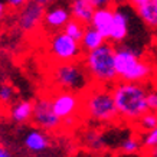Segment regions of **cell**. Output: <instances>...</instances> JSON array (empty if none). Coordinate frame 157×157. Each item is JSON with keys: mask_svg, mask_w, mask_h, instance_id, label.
<instances>
[{"mask_svg": "<svg viewBox=\"0 0 157 157\" xmlns=\"http://www.w3.org/2000/svg\"><path fill=\"white\" fill-rule=\"evenodd\" d=\"M114 56L115 45L108 40L100 48L84 53L82 62L88 71L92 84L111 86L118 81V76L115 72Z\"/></svg>", "mask_w": 157, "mask_h": 157, "instance_id": "cell-5", "label": "cell"}, {"mask_svg": "<svg viewBox=\"0 0 157 157\" xmlns=\"http://www.w3.org/2000/svg\"><path fill=\"white\" fill-rule=\"evenodd\" d=\"M72 19L71 10L69 7H63V6H52L46 9L45 16H43V26L46 33H52L58 32L65 28V25Z\"/></svg>", "mask_w": 157, "mask_h": 157, "instance_id": "cell-10", "label": "cell"}, {"mask_svg": "<svg viewBox=\"0 0 157 157\" xmlns=\"http://www.w3.org/2000/svg\"><path fill=\"white\" fill-rule=\"evenodd\" d=\"M157 127V113L156 111H148L144 115H141L140 118L134 123V128L137 131V134L146 133L150 130Z\"/></svg>", "mask_w": 157, "mask_h": 157, "instance_id": "cell-18", "label": "cell"}, {"mask_svg": "<svg viewBox=\"0 0 157 157\" xmlns=\"http://www.w3.org/2000/svg\"><path fill=\"white\" fill-rule=\"evenodd\" d=\"M121 153L124 154H137V153H143V144H141V140L137 136H133V137H128L127 140H124L121 147H120Z\"/></svg>", "mask_w": 157, "mask_h": 157, "instance_id": "cell-20", "label": "cell"}, {"mask_svg": "<svg viewBox=\"0 0 157 157\" xmlns=\"http://www.w3.org/2000/svg\"><path fill=\"white\" fill-rule=\"evenodd\" d=\"M86 138V147L94 148V150H98V148L102 147V138H101V134L95 130H92L85 136Z\"/></svg>", "mask_w": 157, "mask_h": 157, "instance_id": "cell-22", "label": "cell"}, {"mask_svg": "<svg viewBox=\"0 0 157 157\" xmlns=\"http://www.w3.org/2000/svg\"><path fill=\"white\" fill-rule=\"evenodd\" d=\"M85 29H86V25H84L82 22H79V20H76V19H71L65 25V28L62 29V30H63L68 36H71L72 39L81 42L82 36L85 33Z\"/></svg>", "mask_w": 157, "mask_h": 157, "instance_id": "cell-19", "label": "cell"}, {"mask_svg": "<svg viewBox=\"0 0 157 157\" xmlns=\"http://www.w3.org/2000/svg\"><path fill=\"white\" fill-rule=\"evenodd\" d=\"M82 118L100 125L120 123L111 86L92 84L82 94Z\"/></svg>", "mask_w": 157, "mask_h": 157, "instance_id": "cell-2", "label": "cell"}, {"mask_svg": "<svg viewBox=\"0 0 157 157\" xmlns=\"http://www.w3.org/2000/svg\"><path fill=\"white\" fill-rule=\"evenodd\" d=\"M45 52L48 55L51 63L81 61L84 56L81 43L68 36L63 30L46 33Z\"/></svg>", "mask_w": 157, "mask_h": 157, "instance_id": "cell-6", "label": "cell"}, {"mask_svg": "<svg viewBox=\"0 0 157 157\" xmlns=\"http://www.w3.org/2000/svg\"><path fill=\"white\" fill-rule=\"evenodd\" d=\"M14 91L13 88L9 85V84H3L0 85V101L5 102V104H9L10 101L13 100Z\"/></svg>", "mask_w": 157, "mask_h": 157, "instance_id": "cell-23", "label": "cell"}, {"mask_svg": "<svg viewBox=\"0 0 157 157\" xmlns=\"http://www.w3.org/2000/svg\"><path fill=\"white\" fill-rule=\"evenodd\" d=\"M128 16L127 13L121 10L118 6H115L114 10V20H113V28L111 35L108 38V42L114 45H121L128 36Z\"/></svg>", "mask_w": 157, "mask_h": 157, "instance_id": "cell-11", "label": "cell"}, {"mask_svg": "<svg viewBox=\"0 0 157 157\" xmlns=\"http://www.w3.org/2000/svg\"><path fill=\"white\" fill-rule=\"evenodd\" d=\"M91 3L95 6L97 9H98V7H108V6H114L113 0H91Z\"/></svg>", "mask_w": 157, "mask_h": 157, "instance_id": "cell-26", "label": "cell"}, {"mask_svg": "<svg viewBox=\"0 0 157 157\" xmlns=\"http://www.w3.org/2000/svg\"><path fill=\"white\" fill-rule=\"evenodd\" d=\"M120 123L134 124L141 115L150 111L147 104L148 88L140 82L117 81L111 85Z\"/></svg>", "mask_w": 157, "mask_h": 157, "instance_id": "cell-1", "label": "cell"}, {"mask_svg": "<svg viewBox=\"0 0 157 157\" xmlns=\"http://www.w3.org/2000/svg\"><path fill=\"white\" fill-rule=\"evenodd\" d=\"M33 2H36V3H40V5H43V6H46V5H49L52 0H33Z\"/></svg>", "mask_w": 157, "mask_h": 157, "instance_id": "cell-31", "label": "cell"}, {"mask_svg": "<svg viewBox=\"0 0 157 157\" xmlns=\"http://www.w3.org/2000/svg\"><path fill=\"white\" fill-rule=\"evenodd\" d=\"M138 137H140L141 144H143V153L157 147V127L150 130V131L138 134Z\"/></svg>", "mask_w": 157, "mask_h": 157, "instance_id": "cell-21", "label": "cell"}, {"mask_svg": "<svg viewBox=\"0 0 157 157\" xmlns=\"http://www.w3.org/2000/svg\"><path fill=\"white\" fill-rule=\"evenodd\" d=\"M95 9L97 7L91 3V0H71V5H69L72 19L79 20L86 26L91 25Z\"/></svg>", "mask_w": 157, "mask_h": 157, "instance_id": "cell-13", "label": "cell"}, {"mask_svg": "<svg viewBox=\"0 0 157 157\" xmlns=\"http://www.w3.org/2000/svg\"><path fill=\"white\" fill-rule=\"evenodd\" d=\"M51 102L53 113L62 121L72 117L82 118V94L72 91L53 90V92H51Z\"/></svg>", "mask_w": 157, "mask_h": 157, "instance_id": "cell-7", "label": "cell"}, {"mask_svg": "<svg viewBox=\"0 0 157 157\" xmlns=\"http://www.w3.org/2000/svg\"><path fill=\"white\" fill-rule=\"evenodd\" d=\"M147 104L150 111H157V88H151L147 92Z\"/></svg>", "mask_w": 157, "mask_h": 157, "instance_id": "cell-24", "label": "cell"}, {"mask_svg": "<svg viewBox=\"0 0 157 157\" xmlns=\"http://www.w3.org/2000/svg\"><path fill=\"white\" fill-rule=\"evenodd\" d=\"M115 72L120 81L147 84L154 75L151 62L143 59L136 49L124 45H115Z\"/></svg>", "mask_w": 157, "mask_h": 157, "instance_id": "cell-4", "label": "cell"}, {"mask_svg": "<svg viewBox=\"0 0 157 157\" xmlns=\"http://www.w3.org/2000/svg\"><path fill=\"white\" fill-rule=\"evenodd\" d=\"M105 42H107V39L95 28H92L90 25V26H86L85 33H84L79 43H81V48L84 51V53H85V52H90V51H94V49L102 46Z\"/></svg>", "mask_w": 157, "mask_h": 157, "instance_id": "cell-16", "label": "cell"}, {"mask_svg": "<svg viewBox=\"0 0 157 157\" xmlns=\"http://www.w3.org/2000/svg\"><path fill=\"white\" fill-rule=\"evenodd\" d=\"M32 115H33V101H29V100L19 101L10 109L12 120L19 124L32 121Z\"/></svg>", "mask_w": 157, "mask_h": 157, "instance_id": "cell-17", "label": "cell"}, {"mask_svg": "<svg viewBox=\"0 0 157 157\" xmlns=\"http://www.w3.org/2000/svg\"><path fill=\"white\" fill-rule=\"evenodd\" d=\"M7 10H9V7H7V5H6V2H2V0H0V20L5 19Z\"/></svg>", "mask_w": 157, "mask_h": 157, "instance_id": "cell-27", "label": "cell"}, {"mask_svg": "<svg viewBox=\"0 0 157 157\" xmlns=\"http://www.w3.org/2000/svg\"><path fill=\"white\" fill-rule=\"evenodd\" d=\"M143 156L144 157H157V147L153 148V150H148V151H144Z\"/></svg>", "mask_w": 157, "mask_h": 157, "instance_id": "cell-29", "label": "cell"}, {"mask_svg": "<svg viewBox=\"0 0 157 157\" xmlns=\"http://www.w3.org/2000/svg\"><path fill=\"white\" fill-rule=\"evenodd\" d=\"M48 79L53 90L72 91L78 94H84L92 85L82 59L74 62L51 63L48 69Z\"/></svg>", "mask_w": 157, "mask_h": 157, "instance_id": "cell-3", "label": "cell"}, {"mask_svg": "<svg viewBox=\"0 0 157 157\" xmlns=\"http://www.w3.org/2000/svg\"><path fill=\"white\" fill-rule=\"evenodd\" d=\"M138 17L151 30H157V0H147L136 9Z\"/></svg>", "mask_w": 157, "mask_h": 157, "instance_id": "cell-15", "label": "cell"}, {"mask_svg": "<svg viewBox=\"0 0 157 157\" xmlns=\"http://www.w3.org/2000/svg\"><path fill=\"white\" fill-rule=\"evenodd\" d=\"M146 2H147V0H128L127 3H130V6L136 10L137 7H140V6L143 5V3H146Z\"/></svg>", "mask_w": 157, "mask_h": 157, "instance_id": "cell-28", "label": "cell"}, {"mask_svg": "<svg viewBox=\"0 0 157 157\" xmlns=\"http://www.w3.org/2000/svg\"><path fill=\"white\" fill-rule=\"evenodd\" d=\"M125 2H128V0H113V3H114L115 6L121 5V3H125Z\"/></svg>", "mask_w": 157, "mask_h": 157, "instance_id": "cell-32", "label": "cell"}, {"mask_svg": "<svg viewBox=\"0 0 157 157\" xmlns=\"http://www.w3.org/2000/svg\"><path fill=\"white\" fill-rule=\"evenodd\" d=\"M32 123L46 133H56L62 130V120L53 113L51 94L40 95L36 101H33Z\"/></svg>", "mask_w": 157, "mask_h": 157, "instance_id": "cell-8", "label": "cell"}, {"mask_svg": "<svg viewBox=\"0 0 157 157\" xmlns=\"http://www.w3.org/2000/svg\"><path fill=\"white\" fill-rule=\"evenodd\" d=\"M156 113H157V111H156Z\"/></svg>", "mask_w": 157, "mask_h": 157, "instance_id": "cell-33", "label": "cell"}, {"mask_svg": "<svg viewBox=\"0 0 157 157\" xmlns=\"http://www.w3.org/2000/svg\"><path fill=\"white\" fill-rule=\"evenodd\" d=\"M114 6H108V7H98L95 9V13L92 16L91 20V26L95 28L107 40H108L109 35H111V28H113V20H114Z\"/></svg>", "mask_w": 157, "mask_h": 157, "instance_id": "cell-12", "label": "cell"}, {"mask_svg": "<svg viewBox=\"0 0 157 157\" xmlns=\"http://www.w3.org/2000/svg\"><path fill=\"white\" fill-rule=\"evenodd\" d=\"M0 157H12L10 156V153L7 151L3 146H0Z\"/></svg>", "mask_w": 157, "mask_h": 157, "instance_id": "cell-30", "label": "cell"}, {"mask_svg": "<svg viewBox=\"0 0 157 157\" xmlns=\"http://www.w3.org/2000/svg\"><path fill=\"white\" fill-rule=\"evenodd\" d=\"M29 0H6V5L9 7V10H17L23 5H26Z\"/></svg>", "mask_w": 157, "mask_h": 157, "instance_id": "cell-25", "label": "cell"}, {"mask_svg": "<svg viewBox=\"0 0 157 157\" xmlns=\"http://www.w3.org/2000/svg\"><path fill=\"white\" fill-rule=\"evenodd\" d=\"M25 147L32 153H42L49 147V137L46 131L40 128L30 130L25 136Z\"/></svg>", "mask_w": 157, "mask_h": 157, "instance_id": "cell-14", "label": "cell"}, {"mask_svg": "<svg viewBox=\"0 0 157 157\" xmlns=\"http://www.w3.org/2000/svg\"><path fill=\"white\" fill-rule=\"evenodd\" d=\"M46 7L33 0H29L20 9L14 10V22L20 32L23 33H35L43 26V16Z\"/></svg>", "mask_w": 157, "mask_h": 157, "instance_id": "cell-9", "label": "cell"}]
</instances>
